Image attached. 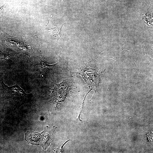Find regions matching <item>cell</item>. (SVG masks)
<instances>
[{
	"label": "cell",
	"instance_id": "cell-5",
	"mask_svg": "<svg viewBox=\"0 0 153 153\" xmlns=\"http://www.w3.org/2000/svg\"><path fill=\"white\" fill-rule=\"evenodd\" d=\"M127 50V51H130V50H127V49H124V50Z\"/></svg>",
	"mask_w": 153,
	"mask_h": 153
},
{
	"label": "cell",
	"instance_id": "cell-1",
	"mask_svg": "<svg viewBox=\"0 0 153 153\" xmlns=\"http://www.w3.org/2000/svg\"><path fill=\"white\" fill-rule=\"evenodd\" d=\"M56 127H47L46 129L42 132V134L41 135V138H42V144L44 147H47L51 143V138L53 133L56 129Z\"/></svg>",
	"mask_w": 153,
	"mask_h": 153
},
{
	"label": "cell",
	"instance_id": "cell-3",
	"mask_svg": "<svg viewBox=\"0 0 153 153\" xmlns=\"http://www.w3.org/2000/svg\"><path fill=\"white\" fill-rule=\"evenodd\" d=\"M5 7L4 5L2 7H0V15H1V13L3 12Z\"/></svg>",
	"mask_w": 153,
	"mask_h": 153
},
{
	"label": "cell",
	"instance_id": "cell-2",
	"mask_svg": "<svg viewBox=\"0 0 153 153\" xmlns=\"http://www.w3.org/2000/svg\"><path fill=\"white\" fill-rule=\"evenodd\" d=\"M41 134L34 132H28L25 133V140L29 144L39 145L40 144Z\"/></svg>",
	"mask_w": 153,
	"mask_h": 153
},
{
	"label": "cell",
	"instance_id": "cell-4",
	"mask_svg": "<svg viewBox=\"0 0 153 153\" xmlns=\"http://www.w3.org/2000/svg\"><path fill=\"white\" fill-rule=\"evenodd\" d=\"M69 141V140H68V141H67L66 142V143H65V144H64L63 145V146H62V147H61V149H62L61 150V152H63V146H64V145H65V144H66V143L67 142H68V141Z\"/></svg>",
	"mask_w": 153,
	"mask_h": 153
}]
</instances>
